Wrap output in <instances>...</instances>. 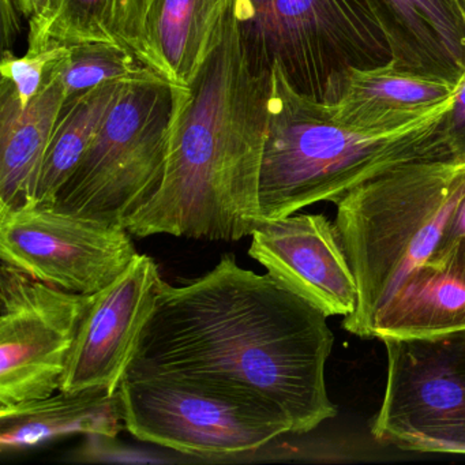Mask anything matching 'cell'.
I'll list each match as a JSON object with an SVG mask.
<instances>
[{"mask_svg": "<svg viewBox=\"0 0 465 465\" xmlns=\"http://www.w3.org/2000/svg\"><path fill=\"white\" fill-rule=\"evenodd\" d=\"M333 342L322 310L225 254L190 284L163 282L126 375L246 389L279 405L293 434H304L337 413L325 383Z\"/></svg>", "mask_w": 465, "mask_h": 465, "instance_id": "6da1fadb", "label": "cell"}, {"mask_svg": "<svg viewBox=\"0 0 465 465\" xmlns=\"http://www.w3.org/2000/svg\"><path fill=\"white\" fill-rule=\"evenodd\" d=\"M271 70L250 61L233 13L192 85L176 88L164 173L127 222L137 238L165 235L235 242L260 213L261 163Z\"/></svg>", "mask_w": 465, "mask_h": 465, "instance_id": "7a4b0ae2", "label": "cell"}, {"mask_svg": "<svg viewBox=\"0 0 465 465\" xmlns=\"http://www.w3.org/2000/svg\"><path fill=\"white\" fill-rule=\"evenodd\" d=\"M445 113L394 134L356 132L340 124L325 103L296 91L273 64L258 190L261 217L282 219L321 201L336 203L404 163L450 160L440 133Z\"/></svg>", "mask_w": 465, "mask_h": 465, "instance_id": "3957f363", "label": "cell"}, {"mask_svg": "<svg viewBox=\"0 0 465 465\" xmlns=\"http://www.w3.org/2000/svg\"><path fill=\"white\" fill-rule=\"evenodd\" d=\"M465 186V163L416 160L385 171L337 201L340 241L358 284L342 326L371 339L372 326L402 280L423 265Z\"/></svg>", "mask_w": 465, "mask_h": 465, "instance_id": "277c9868", "label": "cell"}, {"mask_svg": "<svg viewBox=\"0 0 465 465\" xmlns=\"http://www.w3.org/2000/svg\"><path fill=\"white\" fill-rule=\"evenodd\" d=\"M233 13L250 61L282 69L291 85L323 102L350 69L391 61V51L361 0H235Z\"/></svg>", "mask_w": 465, "mask_h": 465, "instance_id": "5b68a950", "label": "cell"}, {"mask_svg": "<svg viewBox=\"0 0 465 465\" xmlns=\"http://www.w3.org/2000/svg\"><path fill=\"white\" fill-rule=\"evenodd\" d=\"M176 88L156 72L127 81L53 206L124 227L162 182Z\"/></svg>", "mask_w": 465, "mask_h": 465, "instance_id": "8992f818", "label": "cell"}, {"mask_svg": "<svg viewBox=\"0 0 465 465\" xmlns=\"http://www.w3.org/2000/svg\"><path fill=\"white\" fill-rule=\"evenodd\" d=\"M118 393L130 434L190 456H235L292 432L279 405L216 381L126 375Z\"/></svg>", "mask_w": 465, "mask_h": 465, "instance_id": "52a82bcc", "label": "cell"}, {"mask_svg": "<svg viewBox=\"0 0 465 465\" xmlns=\"http://www.w3.org/2000/svg\"><path fill=\"white\" fill-rule=\"evenodd\" d=\"M385 396L370 429L405 450L465 454V331L385 337Z\"/></svg>", "mask_w": 465, "mask_h": 465, "instance_id": "ba28073f", "label": "cell"}, {"mask_svg": "<svg viewBox=\"0 0 465 465\" xmlns=\"http://www.w3.org/2000/svg\"><path fill=\"white\" fill-rule=\"evenodd\" d=\"M126 227L31 205L0 211V260L67 292L94 295L115 282L138 252Z\"/></svg>", "mask_w": 465, "mask_h": 465, "instance_id": "9c48e42d", "label": "cell"}, {"mask_svg": "<svg viewBox=\"0 0 465 465\" xmlns=\"http://www.w3.org/2000/svg\"><path fill=\"white\" fill-rule=\"evenodd\" d=\"M94 295L67 292L2 263L0 407L59 391Z\"/></svg>", "mask_w": 465, "mask_h": 465, "instance_id": "30bf717a", "label": "cell"}, {"mask_svg": "<svg viewBox=\"0 0 465 465\" xmlns=\"http://www.w3.org/2000/svg\"><path fill=\"white\" fill-rule=\"evenodd\" d=\"M163 282L153 258L138 254L115 282L94 293L59 391H119Z\"/></svg>", "mask_w": 465, "mask_h": 465, "instance_id": "8fae6325", "label": "cell"}, {"mask_svg": "<svg viewBox=\"0 0 465 465\" xmlns=\"http://www.w3.org/2000/svg\"><path fill=\"white\" fill-rule=\"evenodd\" d=\"M250 257L277 282L322 310L348 317L358 284L336 225L322 214L262 219L252 233Z\"/></svg>", "mask_w": 465, "mask_h": 465, "instance_id": "7c38bea8", "label": "cell"}, {"mask_svg": "<svg viewBox=\"0 0 465 465\" xmlns=\"http://www.w3.org/2000/svg\"><path fill=\"white\" fill-rule=\"evenodd\" d=\"M456 89L453 81L411 72L391 61L341 73L323 103L348 129L394 134L448 111Z\"/></svg>", "mask_w": 465, "mask_h": 465, "instance_id": "4fadbf2b", "label": "cell"}, {"mask_svg": "<svg viewBox=\"0 0 465 465\" xmlns=\"http://www.w3.org/2000/svg\"><path fill=\"white\" fill-rule=\"evenodd\" d=\"M399 67L459 84L465 72V13L457 0H361Z\"/></svg>", "mask_w": 465, "mask_h": 465, "instance_id": "5bb4252c", "label": "cell"}, {"mask_svg": "<svg viewBox=\"0 0 465 465\" xmlns=\"http://www.w3.org/2000/svg\"><path fill=\"white\" fill-rule=\"evenodd\" d=\"M465 331V241L435 250L381 310L371 339L431 337Z\"/></svg>", "mask_w": 465, "mask_h": 465, "instance_id": "9a60e30c", "label": "cell"}, {"mask_svg": "<svg viewBox=\"0 0 465 465\" xmlns=\"http://www.w3.org/2000/svg\"><path fill=\"white\" fill-rule=\"evenodd\" d=\"M64 100L58 67L26 107L9 84L0 83V211L34 203L43 160Z\"/></svg>", "mask_w": 465, "mask_h": 465, "instance_id": "2e32d148", "label": "cell"}, {"mask_svg": "<svg viewBox=\"0 0 465 465\" xmlns=\"http://www.w3.org/2000/svg\"><path fill=\"white\" fill-rule=\"evenodd\" d=\"M122 424L118 391H58L45 399L0 407V449L6 454L74 434L115 438Z\"/></svg>", "mask_w": 465, "mask_h": 465, "instance_id": "e0dca14e", "label": "cell"}, {"mask_svg": "<svg viewBox=\"0 0 465 465\" xmlns=\"http://www.w3.org/2000/svg\"><path fill=\"white\" fill-rule=\"evenodd\" d=\"M235 0H146L151 69L182 88L192 85L216 47Z\"/></svg>", "mask_w": 465, "mask_h": 465, "instance_id": "ac0fdd59", "label": "cell"}, {"mask_svg": "<svg viewBox=\"0 0 465 465\" xmlns=\"http://www.w3.org/2000/svg\"><path fill=\"white\" fill-rule=\"evenodd\" d=\"M146 0H51L47 15L29 28L28 50L107 43L126 48L151 67L145 37Z\"/></svg>", "mask_w": 465, "mask_h": 465, "instance_id": "d6986e66", "label": "cell"}, {"mask_svg": "<svg viewBox=\"0 0 465 465\" xmlns=\"http://www.w3.org/2000/svg\"><path fill=\"white\" fill-rule=\"evenodd\" d=\"M126 83L104 84L64 100L43 160L34 203L54 205L59 190L80 164Z\"/></svg>", "mask_w": 465, "mask_h": 465, "instance_id": "ffe728a7", "label": "cell"}, {"mask_svg": "<svg viewBox=\"0 0 465 465\" xmlns=\"http://www.w3.org/2000/svg\"><path fill=\"white\" fill-rule=\"evenodd\" d=\"M152 72L154 70L145 66L126 48L107 43L74 45L58 66L66 100L104 84L135 80Z\"/></svg>", "mask_w": 465, "mask_h": 465, "instance_id": "44dd1931", "label": "cell"}, {"mask_svg": "<svg viewBox=\"0 0 465 465\" xmlns=\"http://www.w3.org/2000/svg\"><path fill=\"white\" fill-rule=\"evenodd\" d=\"M72 47L50 43L39 50H28L25 55L17 58L13 51L2 53V81L9 84L23 107L45 88L54 70L69 56Z\"/></svg>", "mask_w": 465, "mask_h": 465, "instance_id": "7402d4cb", "label": "cell"}, {"mask_svg": "<svg viewBox=\"0 0 465 465\" xmlns=\"http://www.w3.org/2000/svg\"><path fill=\"white\" fill-rule=\"evenodd\" d=\"M440 133L451 162L465 163V72L457 84L453 104L440 121Z\"/></svg>", "mask_w": 465, "mask_h": 465, "instance_id": "603a6c76", "label": "cell"}, {"mask_svg": "<svg viewBox=\"0 0 465 465\" xmlns=\"http://www.w3.org/2000/svg\"><path fill=\"white\" fill-rule=\"evenodd\" d=\"M21 10L18 0H2V45L5 51H13L20 36Z\"/></svg>", "mask_w": 465, "mask_h": 465, "instance_id": "cb8c5ba5", "label": "cell"}, {"mask_svg": "<svg viewBox=\"0 0 465 465\" xmlns=\"http://www.w3.org/2000/svg\"><path fill=\"white\" fill-rule=\"evenodd\" d=\"M457 241H465V186L456 205L451 209L437 250L443 249Z\"/></svg>", "mask_w": 465, "mask_h": 465, "instance_id": "d4e9b609", "label": "cell"}, {"mask_svg": "<svg viewBox=\"0 0 465 465\" xmlns=\"http://www.w3.org/2000/svg\"><path fill=\"white\" fill-rule=\"evenodd\" d=\"M51 0H18L21 15L28 20L29 28L37 25L50 10Z\"/></svg>", "mask_w": 465, "mask_h": 465, "instance_id": "484cf974", "label": "cell"}, {"mask_svg": "<svg viewBox=\"0 0 465 465\" xmlns=\"http://www.w3.org/2000/svg\"><path fill=\"white\" fill-rule=\"evenodd\" d=\"M457 4L460 5V7H461L462 12L465 13V0H457Z\"/></svg>", "mask_w": 465, "mask_h": 465, "instance_id": "4316f807", "label": "cell"}]
</instances>
